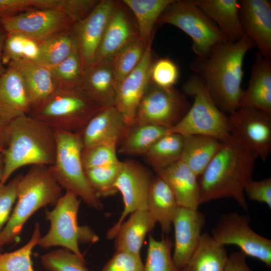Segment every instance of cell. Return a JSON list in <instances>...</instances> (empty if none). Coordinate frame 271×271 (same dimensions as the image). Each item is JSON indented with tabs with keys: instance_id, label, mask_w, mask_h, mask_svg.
<instances>
[{
	"instance_id": "6da1fadb",
	"label": "cell",
	"mask_w": 271,
	"mask_h": 271,
	"mask_svg": "<svg viewBox=\"0 0 271 271\" xmlns=\"http://www.w3.org/2000/svg\"><path fill=\"white\" fill-rule=\"evenodd\" d=\"M254 46L253 40L245 35L237 41L216 46L204 57L196 56L190 65L224 113L229 115L239 108L243 60Z\"/></svg>"
},
{
	"instance_id": "7a4b0ae2",
	"label": "cell",
	"mask_w": 271,
	"mask_h": 271,
	"mask_svg": "<svg viewBox=\"0 0 271 271\" xmlns=\"http://www.w3.org/2000/svg\"><path fill=\"white\" fill-rule=\"evenodd\" d=\"M257 157L233 138L222 142L199 181L200 204L219 199H234L248 210L244 188L252 180Z\"/></svg>"
},
{
	"instance_id": "3957f363",
	"label": "cell",
	"mask_w": 271,
	"mask_h": 271,
	"mask_svg": "<svg viewBox=\"0 0 271 271\" xmlns=\"http://www.w3.org/2000/svg\"><path fill=\"white\" fill-rule=\"evenodd\" d=\"M6 135V147L1 151L4 172L0 183H6L14 172L25 166L54 163L55 131L42 121L28 114L21 116L8 123Z\"/></svg>"
},
{
	"instance_id": "277c9868",
	"label": "cell",
	"mask_w": 271,
	"mask_h": 271,
	"mask_svg": "<svg viewBox=\"0 0 271 271\" xmlns=\"http://www.w3.org/2000/svg\"><path fill=\"white\" fill-rule=\"evenodd\" d=\"M62 196V188L49 167L32 166L19 181L16 205L0 233V248L16 240L25 223L36 211L49 205H55Z\"/></svg>"
},
{
	"instance_id": "5b68a950",
	"label": "cell",
	"mask_w": 271,
	"mask_h": 271,
	"mask_svg": "<svg viewBox=\"0 0 271 271\" xmlns=\"http://www.w3.org/2000/svg\"><path fill=\"white\" fill-rule=\"evenodd\" d=\"M183 93L194 99L184 117L168 132L183 136L202 134L221 142L231 138L227 116L217 107L206 86L196 74L191 76L182 86Z\"/></svg>"
},
{
	"instance_id": "8992f818",
	"label": "cell",
	"mask_w": 271,
	"mask_h": 271,
	"mask_svg": "<svg viewBox=\"0 0 271 271\" xmlns=\"http://www.w3.org/2000/svg\"><path fill=\"white\" fill-rule=\"evenodd\" d=\"M54 130L56 156L54 163L49 166L53 177L62 188L75 194L89 207L102 209L100 198L94 192L85 174L81 159L83 147L79 134Z\"/></svg>"
},
{
	"instance_id": "52a82bcc",
	"label": "cell",
	"mask_w": 271,
	"mask_h": 271,
	"mask_svg": "<svg viewBox=\"0 0 271 271\" xmlns=\"http://www.w3.org/2000/svg\"><path fill=\"white\" fill-rule=\"evenodd\" d=\"M103 108L77 88L57 89L28 115L53 130L77 133Z\"/></svg>"
},
{
	"instance_id": "ba28073f",
	"label": "cell",
	"mask_w": 271,
	"mask_h": 271,
	"mask_svg": "<svg viewBox=\"0 0 271 271\" xmlns=\"http://www.w3.org/2000/svg\"><path fill=\"white\" fill-rule=\"evenodd\" d=\"M73 193L66 191L58 200L51 210L46 209V219L50 222L47 233L41 237L38 244L48 249L61 246L77 255L85 260L79 247V243L95 242L98 236L88 226H79L77 215L81 199Z\"/></svg>"
},
{
	"instance_id": "9c48e42d",
	"label": "cell",
	"mask_w": 271,
	"mask_h": 271,
	"mask_svg": "<svg viewBox=\"0 0 271 271\" xmlns=\"http://www.w3.org/2000/svg\"><path fill=\"white\" fill-rule=\"evenodd\" d=\"M158 24L173 25L189 36L197 57H204L216 46L230 41L192 0H174Z\"/></svg>"
},
{
	"instance_id": "30bf717a",
	"label": "cell",
	"mask_w": 271,
	"mask_h": 271,
	"mask_svg": "<svg viewBox=\"0 0 271 271\" xmlns=\"http://www.w3.org/2000/svg\"><path fill=\"white\" fill-rule=\"evenodd\" d=\"M190 107L183 92L174 87L158 86L151 81L139 104L132 124H150L169 129L184 117Z\"/></svg>"
},
{
	"instance_id": "8fae6325",
	"label": "cell",
	"mask_w": 271,
	"mask_h": 271,
	"mask_svg": "<svg viewBox=\"0 0 271 271\" xmlns=\"http://www.w3.org/2000/svg\"><path fill=\"white\" fill-rule=\"evenodd\" d=\"M250 216L236 212L222 215L211 235L219 244L237 246L246 256L258 259L271 268V240L254 232L250 227Z\"/></svg>"
},
{
	"instance_id": "7c38bea8",
	"label": "cell",
	"mask_w": 271,
	"mask_h": 271,
	"mask_svg": "<svg viewBox=\"0 0 271 271\" xmlns=\"http://www.w3.org/2000/svg\"><path fill=\"white\" fill-rule=\"evenodd\" d=\"M227 119L231 137L265 161L271 152V113L238 108Z\"/></svg>"
},
{
	"instance_id": "4fadbf2b",
	"label": "cell",
	"mask_w": 271,
	"mask_h": 271,
	"mask_svg": "<svg viewBox=\"0 0 271 271\" xmlns=\"http://www.w3.org/2000/svg\"><path fill=\"white\" fill-rule=\"evenodd\" d=\"M153 178L151 172L139 163L132 160L122 162L114 187L122 195L124 208L118 220L107 231L108 239L114 238L128 215L147 210L149 190Z\"/></svg>"
},
{
	"instance_id": "5bb4252c",
	"label": "cell",
	"mask_w": 271,
	"mask_h": 271,
	"mask_svg": "<svg viewBox=\"0 0 271 271\" xmlns=\"http://www.w3.org/2000/svg\"><path fill=\"white\" fill-rule=\"evenodd\" d=\"M0 20L7 33H18L40 41L70 30L74 24L58 8L32 9Z\"/></svg>"
},
{
	"instance_id": "9a60e30c",
	"label": "cell",
	"mask_w": 271,
	"mask_h": 271,
	"mask_svg": "<svg viewBox=\"0 0 271 271\" xmlns=\"http://www.w3.org/2000/svg\"><path fill=\"white\" fill-rule=\"evenodd\" d=\"M117 1H99L91 13L71 30L81 57L83 71L93 64Z\"/></svg>"
},
{
	"instance_id": "2e32d148",
	"label": "cell",
	"mask_w": 271,
	"mask_h": 271,
	"mask_svg": "<svg viewBox=\"0 0 271 271\" xmlns=\"http://www.w3.org/2000/svg\"><path fill=\"white\" fill-rule=\"evenodd\" d=\"M150 42L136 68L117 86L115 107L121 113L127 125L131 126L142 97L151 82L152 44Z\"/></svg>"
},
{
	"instance_id": "e0dca14e",
	"label": "cell",
	"mask_w": 271,
	"mask_h": 271,
	"mask_svg": "<svg viewBox=\"0 0 271 271\" xmlns=\"http://www.w3.org/2000/svg\"><path fill=\"white\" fill-rule=\"evenodd\" d=\"M205 216L198 209L179 207L174 218L175 243L172 259L181 269L199 242L205 223Z\"/></svg>"
},
{
	"instance_id": "ac0fdd59",
	"label": "cell",
	"mask_w": 271,
	"mask_h": 271,
	"mask_svg": "<svg viewBox=\"0 0 271 271\" xmlns=\"http://www.w3.org/2000/svg\"><path fill=\"white\" fill-rule=\"evenodd\" d=\"M239 15L246 35L262 56L271 59V3L268 0L239 1Z\"/></svg>"
},
{
	"instance_id": "d6986e66",
	"label": "cell",
	"mask_w": 271,
	"mask_h": 271,
	"mask_svg": "<svg viewBox=\"0 0 271 271\" xmlns=\"http://www.w3.org/2000/svg\"><path fill=\"white\" fill-rule=\"evenodd\" d=\"M140 37L138 27L122 1H117L107 25L94 62L111 61L115 54Z\"/></svg>"
},
{
	"instance_id": "ffe728a7",
	"label": "cell",
	"mask_w": 271,
	"mask_h": 271,
	"mask_svg": "<svg viewBox=\"0 0 271 271\" xmlns=\"http://www.w3.org/2000/svg\"><path fill=\"white\" fill-rule=\"evenodd\" d=\"M127 128L121 113L112 106L98 112L77 133L80 137L83 149L103 144L117 147Z\"/></svg>"
},
{
	"instance_id": "44dd1931",
	"label": "cell",
	"mask_w": 271,
	"mask_h": 271,
	"mask_svg": "<svg viewBox=\"0 0 271 271\" xmlns=\"http://www.w3.org/2000/svg\"><path fill=\"white\" fill-rule=\"evenodd\" d=\"M77 88L102 108L115 106L117 85L111 61L94 62L86 68Z\"/></svg>"
},
{
	"instance_id": "7402d4cb",
	"label": "cell",
	"mask_w": 271,
	"mask_h": 271,
	"mask_svg": "<svg viewBox=\"0 0 271 271\" xmlns=\"http://www.w3.org/2000/svg\"><path fill=\"white\" fill-rule=\"evenodd\" d=\"M154 171L168 185L179 207L198 209L200 205L198 176L188 166L180 160Z\"/></svg>"
},
{
	"instance_id": "603a6c76",
	"label": "cell",
	"mask_w": 271,
	"mask_h": 271,
	"mask_svg": "<svg viewBox=\"0 0 271 271\" xmlns=\"http://www.w3.org/2000/svg\"><path fill=\"white\" fill-rule=\"evenodd\" d=\"M31 107L22 77L17 69L8 65L0 75V119L9 123L28 115Z\"/></svg>"
},
{
	"instance_id": "cb8c5ba5",
	"label": "cell",
	"mask_w": 271,
	"mask_h": 271,
	"mask_svg": "<svg viewBox=\"0 0 271 271\" xmlns=\"http://www.w3.org/2000/svg\"><path fill=\"white\" fill-rule=\"evenodd\" d=\"M239 108H255L271 113V59L257 52L248 85L243 90Z\"/></svg>"
},
{
	"instance_id": "d4e9b609",
	"label": "cell",
	"mask_w": 271,
	"mask_h": 271,
	"mask_svg": "<svg viewBox=\"0 0 271 271\" xmlns=\"http://www.w3.org/2000/svg\"><path fill=\"white\" fill-rule=\"evenodd\" d=\"M232 42L246 35L239 15L238 0H192Z\"/></svg>"
},
{
	"instance_id": "484cf974",
	"label": "cell",
	"mask_w": 271,
	"mask_h": 271,
	"mask_svg": "<svg viewBox=\"0 0 271 271\" xmlns=\"http://www.w3.org/2000/svg\"><path fill=\"white\" fill-rule=\"evenodd\" d=\"M9 64L14 66L22 77L31 111L47 99L57 89L48 68L23 60L12 62Z\"/></svg>"
},
{
	"instance_id": "4316f807",
	"label": "cell",
	"mask_w": 271,
	"mask_h": 271,
	"mask_svg": "<svg viewBox=\"0 0 271 271\" xmlns=\"http://www.w3.org/2000/svg\"><path fill=\"white\" fill-rule=\"evenodd\" d=\"M156 223L147 210L132 213L120 225L114 237L116 251L140 254L147 235L153 230Z\"/></svg>"
},
{
	"instance_id": "83f0119b",
	"label": "cell",
	"mask_w": 271,
	"mask_h": 271,
	"mask_svg": "<svg viewBox=\"0 0 271 271\" xmlns=\"http://www.w3.org/2000/svg\"><path fill=\"white\" fill-rule=\"evenodd\" d=\"M179 205L170 188L160 177H154L148 197L147 210L160 225L164 233H169Z\"/></svg>"
},
{
	"instance_id": "f1b7e54d",
	"label": "cell",
	"mask_w": 271,
	"mask_h": 271,
	"mask_svg": "<svg viewBox=\"0 0 271 271\" xmlns=\"http://www.w3.org/2000/svg\"><path fill=\"white\" fill-rule=\"evenodd\" d=\"M222 143L215 138L206 135L184 136L180 160L188 166L198 177L200 176Z\"/></svg>"
},
{
	"instance_id": "f546056e",
	"label": "cell",
	"mask_w": 271,
	"mask_h": 271,
	"mask_svg": "<svg viewBox=\"0 0 271 271\" xmlns=\"http://www.w3.org/2000/svg\"><path fill=\"white\" fill-rule=\"evenodd\" d=\"M228 256L224 246L203 233L195 250L182 271H224Z\"/></svg>"
},
{
	"instance_id": "4dcf8cb0",
	"label": "cell",
	"mask_w": 271,
	"mask_h": 271,
	"mask_svg": "<svg viewBox=\"0 0 271 271\" xmlns=\"http://www.w3.org/2000/svg\"><path fill=\"white\" fill-rule=\"evenodd\" d=\"M132 13L141 39L147 44L153 41L156 25L174 0H123Z\"/></svg>"
},
{
	"instance_id": "1f68e13d",
	"label": "cell",
	"mask_w": 271,
	"mask_h": 271,
	"mask_svg": "<svg viewBox=\"0 0 271 271\" xmlns=\"http://www.w3.org/2000/svg\"><path fill=\"white\" fill-rule=\"evenodd\" d=\"M168 129L150 124H133L119 142L118 151L129 156L145 155Z\"/></svg>"
},
{
	"instance_id": "d6a6232c",
	"label": "cell",
	"mask_w": 271,
	"mask_h": 271,
	"mask_svg": "<svg viewBox=\"0 0 271 271\" xmlns=\"http://www.w3.org/2000/svg\"><path fill=\"white\" fill-rule=\"evenodd\" d=\"M76 46L71 29L40 41V56L36 64L48 69L54 67L66 59Z\"/></svg>"
},
{
	"instance_id": "836d02e7",
	"label": "cell",
	"mask_w": 271,
	"mask_h": 271,
	"mask_svg": "<svg viewBox=\"0 0 271 271\" xmlns=\"http://www.w3.org/2000/svg\"><path fill=\"white\" fill-rule=\"evenodd\" d=\"M183 144V136L168 132L160 139L145 156L154 170L164 168L180 160Z\"/></svg>"
},
{
	"instance_id": "e575fe53",
	"label": "cell",
	"mask_w": 271,
	"mask_h": 271,
	"mask_svg": "<svg viewBox=\"0 0 271 271\" xmlns=\"http://www.w3.org/2000/svg\"><path fill=\"white\" fill-rule=\"evenodd\" d=\"M147 45L139 37L124 46L113 56L111 63L117 86L138 66Z\"/></svg>"
},
{
	"instance_id": "d590c367",
	"label": "cell",
	"mask_w": 271,
	"mask_h": 271,
	"mask_svg": "<svg viewBox=\"0 0 271 271\" xmlns=\"http://www.w3.org/2000/svg\"><path fill=\"white\" fill-rule=\"evenodd\" d=\"M41 237L40 225L36 222L31 237L27 243L15 251L0 253V271H35L31 255Z\"/></svg>"
},
{
	"instance_id": "8d00e7d4",
	"label": "cell",
	"mask_w": 271,
	"mask_h": 271,
	"mask_svg": "<svg viewBox=\"0 0 271 271\" xmlns=\"http://www.w3.org/2000/svg\"><path fill=\"white\" fill-rule=\"evenodd\" d=\"M49 69L57 89L77 88L83 73L82 61L77 46L66 59Z\"/></svg>"
},
{
	"instance_id": "74e56055",
	"label": "cell",
	"mask_w": 271,
	"mask_h": 271,
	"mask_svg": "<svg viewBox=\"0 0 271 271\" xmlns=\"http://www.w3.org/2000/svg\"><path fill=\"white\" fill-rule=\"evenodd\" d=\"M172 246L173 243L168 237L158 240L150 235L144 271H182L173 262Z\"/></svg>"
},
{
	"instance_id": "f35d334b",
	"label": "cell",
	"mask_w": 271,
	"mask_h": 271,
	"mask_svg": "<svg viewBox=\"0 0 271 271\" xmlns=\"http://www.w3.org/2000/svg\"><path fill=\"white\" fill-rule=\"evenodd\" d=\"M122 168V162L84 170L87 180L100 198L114 195L118 191L114 184Z\"/></svg>"
},
{
	"instance_id": "ab89813d",
	"label": "cell",
	"mask_w": 271,
	"mask_h": 271,
	"mask_svg": "<svg viewBox=\"0 0 271 271\" xmlns=\"http://www.w3.org/2000/svg\"><path fill=\"white\" fill-rule=\"evenodd\" d=\"M40 260L43 267L48 271H89L85 265V261L64 248L44 254Z\"/></svg>"
},
{
	"instance_id": "60d3db41",
	"label": "cell",
	"mask_w": 271,
	"mask_h": 271,
	"mask_svg": "<svg viewBox=\"0 0 271 271\" xmlns=\"http://www.w3.org/2000/svg\"><path fill=\"white\" fill-rule=\"evenodd\" d=\"M116 147L103 144L83 149L81 159L84 170L107 166L119 162L116 155Z\"/></svg>"
},
{
	"instance_id": "b9f144b4",
	"label": "cell",
	"mask_w": 271,
	"mask_h": 271,
	"mask_svg": "<svg viewBox=\"0 0 271 271\" xmlns=\"http://www.w3.org/2000/svg\"><path fill=\"white\" fill-rule=\"evenodd\" d=\"M179 77L178 67L170 58H160L153 63L151 81L156 85L166 88L174 87Z\"/></svg>"
},
{
	"instance_id": "7bdbcfd3",
	"label": "cell",
	"mask_w": 271,
	"mask_h": 271,
	"mask_svg": "<svg viewBox=\"0 0 271 271\" xmlns=\"http://www.w3.org/2000/svg\"><path fill=\"white\" fill-rule=\"evenodd\" d=\"M57 5V0H0V18L35 9L55 8Z\"/></svg>"
},
{
	"instance_id": "ee69618b",
	"label": "cell",
	"mask_w": 271,
	"mask_h": 271,
	"mask_svg": "<svg viewBox=\"0 0 271 271\" xmlns=\"http://www.w3.org/2000/svg\"><path fill=\"white\" fill-rule=\"evenodd\" d=\"M19 175L8 183H0V233L8 222L13 206L17 199Z\"/></svg>"
},
{
	"instance_id": "f6af8a7d",
	"label": "cell",
	"mask_w": 271,
	"mask_h": 271,
	"mask_svg": "<svg viewBox=\"0 0 271 271\" xmlns=\"http://www.w3.org/2000/svg\"><path fill=\"white\" fill-rule=\"evenodd\" d=\"M141 255L116 251L101 271H144Z\"/></svg>"
},
{
	"instance_id": "bcb514c9",
	"label": "cell",
	"mask_w": 271,
	"mask_h": 271,
	"mask_svg": "<svg viewBox=\"0 0 271 271\" xmlns=\"http://www.w3.org/2000/svg\"><path fill=\"white\" fill-rule=\"evenodd\" d=\"M99 2L97 0H60L57 8L74 24L86 18Z\"/></svg>"
},
{
	"instance_id": "7dc6e473",
	"label": "cell",
	"mask_w": 271,
	"mask_h": 271,
	"mask_svg": "<svg viewBox=\"0 0 271 271\" xmlns=\"http://www.w3.org/2000/svg\"><path fill=\"white\" fill-rule=\"evenodd\" d=\"M26 36L16 32H7L2 55L3 65L22 59Z\"/></svg>"
},
{
	"instance_id": "c3c4849f",
	"label": "cell",
	"mask_w": 271,
	"mask_h": 271,
	"mask_svg": "<svg viewBox=\"0 0 271 271\" xmlns=\"http://www.w3.org/2000/svg\"><path fill=\"white\" fill-rule=\"evenodd\" d=\"M244 194L251 201L264 203L271 208V178L251 180L245 186Z\"/></svg>"
},
{
	"instance_id": "681fc988",
	"label": "cell",
	"mask_w": 271,
	"mask_h": 271,
	"mask_svg": "<svg viewBox=\"0 0 271 271\" xmlns=\"http://www.w3.org/2000/svg\"><path fill=\"white\" fill-rule=\"evenodd\" d=\"M40 53V41L26 36L22 60L37 63Z\"/></svg>"
},
{
	"instance_id": "f907efd6",
	"label": "cell",
	"mask_w": 271,
	"mask_h": 271,
	"mask_svg": "<svg viewBox=\"0 0 271 271\" xmlns=\"http://www.w3.org/2000/svg\"><path fill=\"white\" fill-rule=\"evenodd\" d=\"M246 257L240 251L232 252L228 256L224 271H252L246 263Z\"/></svg>"
},
{
	"instance_id": "816d5d0a",
	"label": "cell",
	"mask_w": 271,
	"mask_h": 271,
	"mask_svg": "<svg viewBox=\"0 0 271 271\" xmlns=\"http://www.w3.org/2000/svg\"><path fill=\"white\" fill-rule=\"evenodd\" d=\"M7 35V32L4 29L0 20V75L2 74L6 70L2 61V55L4 42Z\"/></svg>"
},
{
	"instance_id": "f5cc1de1",
	"label": "cell",
	"mask_w": 271,
	"mask_h": 271,
	"mask_svg": "<svg viewBox=\"0 0 271 271\" xmlns=\"http://www.w3.org/2000/svg\"><path fill=\"white\" fill-rule=\"evenodd\" d=\"M8 123L0 119V151L1 152L5 145L6 130Z\"/></svg>"
},
{
	"instance_id": "db71d44e",
	"label": "cell",
	"mask_w": 271,
	"mask_h": 271,
	"mask_svg": "<svg viewBox=\"0 0 271 271\" xmlns=\"http://www.w3.org/2000/svg\"><path fill=\"white\" fill-rule=\"evenodd\" d=\"M4 172V162L3 155L0 151V182L1 181Z\"/></svg>"
},
{
	"instance_id": "11a10c76",
	"label": "cell",
	"mask_w": 271,
	"mask_h": 271,
	"mask_svg": "<svg viewBox=\"0 0 271 271\" xmlns=\"http://www.w3.org/2000/svg\"><path fill=\"white\" fill-rule=\"evenodd\" d=\"M1 253V252H0Z\"/></svg>"
}]
</instances>
